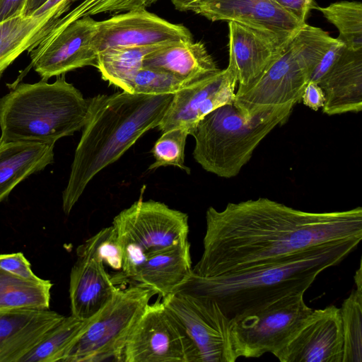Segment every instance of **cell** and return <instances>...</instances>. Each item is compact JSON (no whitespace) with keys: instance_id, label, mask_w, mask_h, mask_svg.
Here are the masks:
<instances>
[{"instance_id":"6da1fadb","label":"cell","mask_w":362,"mask_h":362,"mask_svg":"<svg viewBox=\"0 0 362 362\" xmlns=\"http://www.w3.org/2000/svg\"><path fill=\"white\" fill-rule=\"evenodd\" d=\"M362 239V208L329 212L296 209L265 197L206 212L200 277L243 272L286 261L321 244Z\"/></svg>"},{"instance_id":"7a4b0ae2","label":"cell","mask_w":362,"mask_h":362,"mask_svg":"<svg viewBox=\"0 0 362 362\" xmlns=\"http://www.w3.org/2000/svg\"><path fill=\"white\" fill-rule=\"evenodd\" d=\"M173 94L124 90L90 100V116L76 148L62 209L69 215L90 181L117 161L144 133L157 127Z\"/></svg>"},{"instance_id":"3957f363","label":"cell","mask_w":362,"mask_h":362,"mask_svg":"<svg viewBox=\"0 0 362 362\" xmlns=\"http://www.w3.org/2000/svg\"><path fill=\"white\" fill-rule=\"evenodd\" d=\"M361 239L327 243L276 264L215 277L192 274L177 291L217 303L230 319L255 312L288 296L305 293L317 276L340 264Z\"/></svg>"},{"instance_id":"277c9868","label":"cell","mask_w":362,"mask_h":362,"mask_svg":"<svg viewBox=\"0 0 362 362\" xmlns=\"http://www.w3.org/2000/svg\"><path fill=\"white\" fill-rule=\"evenodd\" d=\"M89 116V98L64 74L52 83H21L0 98V142L54 145L82 129Z\"/></svg>"},{"instance_id":"5b68a950","label":"cell","mask_w":362,"mask_h":362,"mask_svg":"<svg viewBox=\"0 0 362 362\" xmlns=\"http://www.w3.org/2000/svg\"><path fill=\"white\" fill-rule=\"evenodd\" d=\"M288 105L245 117L233 105L221 106L205 115L189 134L195 141L193 156L206 171L232 178L250 161L262 141L292 112Z\"/></svg>"},{"instance_id":"8992f818","label":"cell","mask_w":362,"mask_h":362,"mask_svg":"<svg viewBox=\"0 0 362 362\" xmlns=\"http://www.w3.org/2000/svg\"><path fill=\"white\" fill-rule=\"evenodd\" d=\"M335 40L324 30L305 23L257 80L238 86L233 105L246 117L274 107L295 106L315 65Z\"/></svg>"},{"instance_id":"52a82bcc","label":"cell","mask_w":362,"mask_h":362,"mask_svg":"<svg viewBox=\"0 0 362 362\" xmlns=\"http://www.w3.org/2000/svg\"><path fill=\"white\" fill-rule=\"evenodd\" d=\"M123 251V276L132 279L153 254L187 240L188 216L153 201L135 202L113 218Z\"/></svg>"},{"instance_id":"ba28073f","label":"cell","mask_w":362,"mask_h":362,"mask_svg":"<svg viewBox=\"0 0 362 362\" xmlns=\"http://www.w3.org/2000/svg\"><path fill=\"white\" fill-rule=\"evenodd\" d=\"M155 294L136 284L120 288L90 318L63 362L124 361L128 337Z\"/></svg>"},{"instance_id":"9c48e42d","label":"cell","mask_w":362,"mask_h":362,"mask_svg":"<svg viewBox=\"0 0 362 362\" xmlns=\"http://www.w3.org/2000/svg\"><path fill=\"white\" fill-rule=\"evenodd\" d=\"M304 293L288 296L255 312L230 319V336L236 358L276 355L313 311Z\"/></svg>"},{"instance_id":"30bf717a","label":"cell","mask_w":362,"mask_h":362,"mask_svg":"<svg viewBox=\"0 0 362 362\" xmlns=\"http://www.w3.org/2000/svg\"><path fill=\"white\" fill-rule=\"evenodd\" d=\"M124 362H200L198 351L178 320L159 298L148 304L132 329Z\"/></svg>"},{"instance_id":"8fae6325","label":"cell","mask_w":362,"mask_h":362,"mask_svg":"<svg viewBox=\"0 0 362 362\" xmlns=\"http://www.w3.org/2000/svg\"><path fill=\"white\" fill-rule=\"evenodd\" d=\"M194 343L200 362H234L230 319L216 301L183 291L162 298Z\"/></svg>"},{"instance_id":"7c38bea8","label":"cell","mask_w":362,"mask_h":362,"mask_svg":"<svg viewBox=\"0 0 362 362\" xmlns=\"http://www.w3.org/2000/svg\"><path fill=\"white\" fill-rule=\"evenodd\" d=\"M97 21L91 16L78 18L65 25L55 26L30 52L33 67L47 81L87 66L96 65L97 52L93 47Z\"/></svg>"},{"instance_id":"4fadbf2b","label":"cell","mask_w":362,"mask_h":362,"mask_svg":"<svg viewBox=\"0 0 362 362\" xmlns=\"http://www.w3.org/2000/svg\"><path fill=\"white\" fill-rule=\"evenodd\" d=\"M192 40L190 30L183 24L169 22L146 8H137L97 21L92 45L98 54L112 47L161 45Z\"/></svg>"},{"instance_id":"5bb4252c","label":"cell","mask_w":362,"mask_h":362,"mask_svg":"<svg viewBox=\"0 0 362 362\" xmlns=\"http://www.w3.org/2000/svg\"><path fill=\"white\" fill-rule=\"evenodd\" d=\"M237 83L235 77L226 68L187 85L173 94L157 127L162 133L183 128L189 134L205 115L221 106L233 103Z\"/></svg>"},{"instance_id":"9a60e30c","label":"cell","mask_w":362,"mask_h":362,"mask_svg":"<svg viewBox=\"0 0 362 362\" xmlns=\"http://www.w3.org/2000/svg\"><path fill=\"white\" fill-rule=\"evenodd\" d=\"M343 334L339 308L313 310L274 356L281 362H341Z\"/></svg>"},{"instance_id":"2e32d148","label":"cell","mask_w":362,"mask_h":362,"mask_svg":"<svg viewBox=\"0 0 362 362\" xmlns=\"http://www.w3.org/2000/svg\"><path fill=\"white\" fill-rule=\"evenodd\" d=\"M187 11L211 21H233L285 39L305 24L273 0H199Z\"/></svg>"},{"instance_id":"e0dca14e","label":"cell","mask_w":362,"mask_h":362,"mask_svg":"<svg viewBox=\"0 0 362 362\" xmlns=\"http://www.w3.org/2000/svg\"><path fill=\"white\" fill-rule=\"evenodd\" d=\"M228 23L229 62L227 68L238 86L257 80L291 39L282 38L233 21Z\"/></svg>"},{"instance_id":"ac0fdd59","label":"cell","mask_w":362,"mask_h":362,"mask_svg":"<svg viewBox=\"0 0 362 362\" xmlns=\"http://www.w3.org/2000/svg\"><path fill=\"white\" fill-rule=\"evenodd\" d=\"M64 317L55 311H0V362H20Z\"/></svg>"},{"instance_id":"d6986e66","label":"cell","mask_w":362,"mask_h":362,"mask_svg":"<svg viewBox=\"0 0 362 362\" xmlns=\"http://www.w3.org/2000/svg\"><path fill=\"white\" fill-rule=\"evenodd\" d=\"M76 255L70 273L71 311L86 320L94 317L121 288L115 285L103 261L84 253Z\"/></svg>"},{"instance_id":"ffe728a7","label":"cell","mask_w":362,"mask_h":362,"mask_svg":"<svg viewBox=\"0 0 362 362\" xmlns=\"http://www.w3.org/2000/svg\"><path fill=\"white\" fill-rule=\"evenodd\" d=\"M325 102L323 113L332 116L362 110V50L345 47L319 82Z\"/></svg>"},{"instance_id":"44dd1931","label":"cell","mask_w":362,"mask_h":362,"mask_svg":"<svg viewBox=\"0 0 362 362\" xmlns=\"http://www.w3.org/2000/svg\"><path fill=\"white\" fill-rule=\"evenodd\" d=\"M192 272L188 240L149 256L131 280L162 298L177 292Z\"/></svg>"},{"instance_id":"7402d4cb","label":"cell","mask_w":362,"mask_h":362,"mask_svg":"<svg viewBox=\"0 0 362 362\" xmlns=\"http://www.w3.org/2000/svg\"><path fill=\"white\" fill-rule=\"evenodd\" d=\"M143 67L170 73L187 84L220 70L202 41L172 42L149 53Z\"/></svg>"},{"instance_id":"603a6c76","label":"cell","mask_w":362,"mask_h":362,"mask_svg":"<svg viewBox=\"0 0 362 362\" xmlns=\"http://www.w3.org/2000/svg\"><path fill=\"white\" fill-rule=\"evenodd\" d=\"M66 11L59 6L42 15H23L0 23V78L23 52L36 47Z\"/></svg>"},{"instance_id":"cb8c5ba5","label":"cell","mask_w":362,"mask_h":362,"mask_svg":"<svg viewBox=\"0 0 362 362\" xmlns=\"http://www.w3.org/2000/svg\"><path fill=\"white\" fill-rule=\"evenodd\" d=\"M54 146L0 142V203L20 182L53 162Z\"/></svg>"},{"instance_id":"d4e9b609","label":"cell","mask_w":362,"mask_h":362,"mask_svg":"<svg viewBox=\"0 0 362 362\" xmlns=\"http://www.w3.org/2000/svg\"><path fill=\"white\" fill-rule=\"evenodd\" d=\"M166 45L109 47L98 53L95 67L103 80L128 92L129 83L143 67L145 57Z\"/></svg>"},{"instance_id":"484cf974","label":"cell","mask_w":362,"mask_h":362,"mask_svg":"<svg viewBox=\"0 0 362 362\" xmlns=\"http://www.w3.org/2000/svg\"><path fill=\"white\" fill-rule=\"evenodd\" d=\"M52 287L49 280H27L0 269V311L49 309Z\"/></svg>"},{"instance_id":"4316f807","label":"cell","mask_w":362,"mask_h":362,"mask_svg":"<svg viewBox=\"0 0 362 362\" xmlns=\"http://www.w3.org/2000/svg\"><path fill=\"white\" fill-rule=\"evenodd\" d=\"M90 320H81L72 315L64 317L20 362L64 361Z\"/></svg>"},{"instance_id":"83f0119b","label":"cell","mask_w":362,"mask_h":362,"mask_svg":"<svg viewBox=\"0 0 362 362\" xmlns=\"http://www.w3.org/2000/svg\"><path fill=\"white\" fill-rule=\"evenodd\" d=\"M339 31L337 40L352 50H362V4L356 1H340L322 7L315 6Z\"/></svg>"},{"instance_id":"f1b7e54d","label":"cell","mask_w":362,"mask_h":362,"mask_svg":"<svg viewBox=\"0 0 362 362\" xmlns=\"http://www.w3.org/2000/svg\"><path fill=\"white\" fill-rule=\"evenodd\" d=\"M339 310L343 334L341 362H362V291L353 289Z\"/></svg>"},{"instance_id":"f546056e","label":"cell","mask_w":362,"mask_h":362,"mask_svg":"<svg viewBox=\"0 0 362 362\" xmlns=\"http://www.w3.org/2000/svg\"><path fill=\"white\" fill-rule=\"evenodd\" d=\"M188 135L189 132L183 128H174L163 132L151 149L155 161L148 169L173 165L189 174L190 169L185 164V148Z\"/></svg>"},{"instance_id":"4dcf8cb0","label":"cell","mask_w":362,"mask_h":362,"mask_svg":"<svg viewBox=\"0 0 362 362\" xmlns=\"http://www.w3.org/2000/svg\"><path fill=\"white\" fill-rule=\"evenodd\" d=\"M76 252L94 257L112 269L122 271L123 251L112 225L103 228L80 245Z\"/></svg>"},{"instance_id":"1f68e13d","label":"cell","mask_w":362,"mask_h":362,"mask_svg":"<svg viewBox=\"0 0 362 362\" xmlns=\"http://www.w3.org/2000/svg\"><path fill=\"white\" fill-rule=\"evenodd\" d=\"M187 85L170 73L142 67L132 78L128 92L150 95L174 94Z\"/></svg>"},{"instance_id":"d6a6232c","label":"cell","mask_w":362,"mask_h":362,"mask_svg":"<svg viewBox=\"0 0 362 362\" xmlns=\"http://www.w3.org/2000/svg\"><path fill=\"white\" fill-rule=\"evenodd\" d=\"M158 0H82L74 9L62 17L68 24L84 16L100 13H122L132 9L146 8Z\"/></svg>"},{"instance_id":"836d02e7","label":"cell","mask_w":362,"mask_h":362,"mask_svg":"<svg viewBox=\"0 0 362 362\" xmlns=\"http://www.w3.org/2000/svg\"><path fill=\"white\" fill-rule=\"evenodd\" d=\"M0 269L24 279L40 281L22 252L0 255Z\"/></svg>"},{"instance_id":"e575fe53","label":"cell","mask_w":362,"mask_h":362,"mask_svg":"<svg viewBox=\"0 0 362 362\" xmlns=\"http://www.w3.org/2000/svg\"><path fill=\"white\" fill-rule=\"evenodd\" d=\"M345 48L344 45L336 38L315 65L310 80L317 84L334 62L339 59Z\"/></svg>"},{"instance_id":"d590c367","label":"cell","mask_w":362,"mask_h":362,"mask_svg":"<svg viewBox=\"0 0 362 362\" xmlns=\"http://www.w3.org/2000/svg\"><path fill=\"white\" fill-rule=\"evenodd\" d=\"M280 7L293 16L302 23H306V18L311 9L316 6L314 0H273Z\"/></svg>"},{"instance_id":"8d00e7d4","label":"cell","mask_w":362,"mask_h":362,"mask_svg":"<svg viewBox=\"0 0 362 362\" xmlns=\"http://www.w3.org/2000/svg\"><path fill=\"white\" fill-rule=\"evenodd\" d=\"M300 100L305 106L317 111L324 105L325 96L319 84L310 81L305 88Z\"/></svg>"},{"instance_id":"74e56055","label":"cell","mask_w":362,"mask_h":362,"mask_svg":"<svg viewBox=\"0 0 362 362\" xmlns=\"http://www.w3.org/2000/svg\"><path fill=\"white\" fill-rule=\"evenodd\" d=\"M28 0H0V23L23 15Z\"/></svg>"},{"instance_id":"f35d334b","label":"cell","mask_w":362,"mask_h":362,"mask_svg":"<svg viewBox=\"0 0 362 362\" xmlns=\"http://www.w3.org/2000/svg\"><path fill=\"white\" fill-rule=\"evenodd\" d=\"M71 4L69 0H47L42 6L37 9L32 16H40L57 6H64L69 9Z\"/></svg>"},{"instance_id":"ab89813d","label":"cell","mask_w":362,"mask_h":362,"mask_svg":"<svg viewBox=\"0 0 362 362\" xmlns=\"http://www.w3.org/2000/svg\"><path fill=\"white\" fill-rule=\"evenodd\" d=\"M47 0H28L23 16H32L33 13L42 6Z\"/></svg>"},{"instance_id":"60d3db41","label":"cell","mask_w":362,"mask_h":362,"mask_svg":"<svg viewBox=\"0 0 362 362\" xmlns=\"http://www.w3.org/2000/svg\"><path fill=\"white\" fill-rule=\"evenodd\" d=\"M199 0H171L177 10L187 11L189 6Z\"/></svg>"},{"instance_id":"b9f144b4","label":"cell","mask_w":362,"mask_h":362,"mask_svg":"<svg viewBox=\"0 0 362 362\" xmlns=\"http://www.w3.org/2000/svg\"><path fill=\"white\" fill-rule=\"evenodd\" d=\"M354 279V283H355V285H356V289H357L358 291H362V266H361V260L360 261L358 268L355 272Z\"/></svg>"},{"instance_id":"7bdbcfd3","label":"cell","mask_w":362,"mask_h":362,"mask_svg":"<svg viewBox=\"0 0 362 362\" xmlns=\"http://www.w3.org/2000/svg\"><path fill=\"white\" fill-rule=\"evenodd\" d=\"M78 1H80V0H69V2L71 4H72L73 3Z\"/></svg>"}]
</instances>
